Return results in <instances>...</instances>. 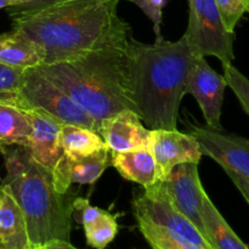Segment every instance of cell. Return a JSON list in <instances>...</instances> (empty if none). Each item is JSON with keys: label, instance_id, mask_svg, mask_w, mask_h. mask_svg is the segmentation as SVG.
Wrapping results in <instances>:
<instances>
[{"label": "cell", "instance_id": "obj_1", "mask_svg": "<svg viewBox=\"0 0 249 249\" xmlns=\"http://www.w3.org/2000/svg\"><path fill=\"white\" fill-rule=\"evenodd\" d=\"M118 4L119 0H67L10 18L14 31L40 46L43 65H50L101 49H125L130 26L119 17Z\"/></svg>", "mask_w": 249, "mask_h": 249}, {"label": "cell", "instance_id": "obj_2", "mask_svg": "<svg viewBox=\"0 0 249 249\" xmlns=\"http://www.w3.org/2000/svg\"><path fill=\"white\" fill-rule=\"evenodd\" d=\"M124 51L134 112L151 130L177 129L179 107L196 60L186 38L145 44L130 36Z\"/></svg>", "mask_w": 249, "mask_h": 249}, {"label": "cell", "instance_id": "obj_3", "mask_svg": "<svg viewBox=\"0 0 249 249\" xmlns=\"http://www.w3.org/2000/svg\"><path fill=\"white\" fill-rule=\"evenodd\" d=\"M55 83L100 125L105 119L123 111H133L126 85L124 49L91 51L77 60L36 67Z\"/></svg>", "mask_w": 249, "mask_h": 249}, {"label": "cell", "instance_id": "obj_4", "mask_svg": "<svg viewBox=\"0 0 249 249\" xmlns=\"http://www.w3.org/2000/svg\"><path fill=\"white\" fill-rule=\"evenodd\" d=\"M1 155L6 169L1 182L23 214L31 245L70 241L74 197L57 191L51 175L32 158L26 146L10 147Z\"/></svg>", "mask_w": 249, "mask_h": 249}, {"label": "cell", "instance_id": "obj_5", "mask_svg": "<svg viewBox=\"0 0 249 249\" xmlns=\"http://www.w3.org/2000/svg\"><path fill=\"white\" fill-rule=\"evenodd\" d=\"M7 105L23 109H36L53 117L62 124L91 129L99 134L96 122L36 67L24 71L16 95Z\"/></svg>", "mask_w": 249, "mask_h": 249}, {"label": "cell", "instance_id": "obj_6", "mask_svg": "<svg viewBox=\"0 0 249 249\" xmlns=\"http://www.w3.org/2000/svg\"><path fill=\"white\" fill-rule=\"evenodd\" d=\"M133 208L136 221L148 224L185 245L213 249L198 229L175 208L162 181L143 187L134 198Z\"/></svg>", "mask_w": 249, "mask_h": 249}, {"label": "cell", "instance_id": "obj_7", "mask_svg": "<svg viewBox=\"0 0 249 249\" xmlns=\"http://www.w3.org/2000/svg\"><path fill=\"white\" fill-rule=\"evenodd\" d=\"M184 36L195 56H214L232 63L235 33L225 28L214 0H189V24Z\"/></svg>", "mask_w": 249, "mask_h": 249}, {"label": "cell", "instance_id": "obj_8", "mask_svg": "<svg viewBox=\"0 0 249 249\" xmlns=\"http://www.w3.org/2000/svg\"><path fill=\"white\" fill-rule=\"evenodd\" d=\"M24 112L32 125L26 147L32 158L51 175L57 191L67 194L72 181L71 160L60 142V129L63 124L36 109H24Z\"/></svg>", "mask_w": 249, "mask_h": 249}, {"label": "cell", "instance_id": "obj_9", "mask_svg": "<svg viewBox=\"0 0 249 249\" xmlns=\"http://www.w3.org/2000/svg\"><path fill=\"white\" fill-rule=\"evenodd\" d=\"M191 135L197 140L202 156H208L224 168L249 182V140L211 128L190 124Z\"/></svg>", "mask_w": 249, "mask_h": 249}, {"label": "cell", "instance_id": "obj_10", "mask_svg": "<svg viewBox=\"0 0 249 249\" xmlns=\"http://www.w3.org/2000/svg\"><path fill=\"white\" fill-rule=\"evenodd\" d=\"M162 182L175 208L186 216L206 237L202 219V207L206 191L199 179L198 164L182 163L177 165Z\"/></svg>", "mask_w": 249, "mask_h": 249}, {"label": "cell", "instance_id": "obj_11", "mask_svg": "<svg viewBox=\"0 0 249 249\" xmlns=\"http://www.w3.org/2000/svg\"><path fill=\"white\" fill-rule=\"evenodd\" d=\"M226 87L225 77L215 72L204 56H196L187 80L186 94H191L196 99L207 126L213 130L223 131L220 117Z\"/></svg>", "mask_w": 249, "mask_h": 249}, {"label": "cell", "instance_id": "obj_12", "mask_svg": "<svg viewBox=\"0 0 249 249\" xmlns=\"http://www.w3.org/2000/svg\"><path fill=\"white\" fill-rule=\"evenodd\" d=\"M150 151L155 158L158 181H164L177 165L182 163L198 164L202 158L196 139L191 134L181 133L177 129L151 130Z\"/></svg>", "mask_w": 249, "mask_h": 249}, {"label": "cell", "instance_id": "obj_13", "mask_svg": "<svg viewBox=\"0 0 249 249\" xmlns=\"http://www.w3.org/2000/svg\"><path fill=\"white\" fill-rule=\"evenodd\" d=\"M100 136L111 152H126L150 148L151 129L143 126L135 112L123 111L102 122Z\"/></svg>", "mask_w": 249, "mask_h": 249}, {"label": "cell", "instance_id": "obj_14", "mask_svg": "<svg viewBox=\"0 0 249 249\" xmlns=\"http://www.w3.org/2000/svg\"><path fill=\"white\" fill-rule=\"evenodd\" d=\"M4 187L0 202V249H28L32 245L23 214L10 190Z\"/></svg>", "mask_w": 249, "mask_h": 249}, {"label": "cell", "instance_id": "obj_15", "mask_svg": "<svg viewBox=\"0 0 249 249\" xmlns=\"http://www.w3.org/2000/svg\"><path fill=\"white\" fill-rule=\"evenodd\" d=\"M111 165L122 178L147 187L158 181L155 158L150 148L126 152H111Z\"/></svg>", "mask_w": 249, "mask_h": 249}, {"label": "cell", "instance_id": "obj_16", "mask_svg": "<svg viewBox=\"0 0 249 249\" xmlns=\"http://www.w3.org/2000/svg\"><path fill=\"white\" fill-rule=\"evenodd\" d=\"M0 63L16 68H33L44 63V53L38 44L19 32L0 34Z\"/></svg>", "mask_w": 249, "mask_h": 249}, {"label": "cell", "instance_id": "obj_17", "mask_svg": "<svg viewBox=\"0 0 249 249\" xmlns=\"http://www.w3.org/2000/svg\"><path fill=\"white\" fill-rule=\"evenodd\" d=\"M206 238L213 249H249L231 229L206 194L202 207Z\"/></svg>", "mask_w": 249, "mask_h": 249}, {"label": "cell", "instance_id": "obj_18", "mask_svg": "<svg viewBox=\"0 0 249 249\" xmlns=\"http://www.w3.org/2000/svg\"><path fill=\"white\" fill-rule=\"evenodd\" d=\"M32 125L24 109L0 104V153L15 146H27Z\"/></svg>", "mask_w": 249, "mask_h": 249}, {"label": "cell", "instance_id": "obj_19", "mask_svg": "<svg viewBox=\"0 0 249 249\" xmlns=\"http://www.w3.org/2000/svg\"><path fill=\"white\" fill-rule=\"evenodd\" d=\"M60 142L70 160L87 157L106 147L105 141L96 131L72 124L61 126Z\"/></svg>", "mask_w": 249, "mask_h": 249}, {"label": "cell", "instance_id": "obj_20", "mask_svg": "<svg viewBox=\"0 0 249 249\" xmlns=\"http://www.w3.org/2000/svg\"><path fill=\"white\" fill-rule=\"evenodd\" d=\"M109 164L111 153L107 147L87 157L71 160V181L79 185L95 184Z\"/></svg>", "mask_w": 249, "mask_h": 249}, {"label": "cell", "instance_id": "obj_21", "mask_svg": "<svg viewBox=\"0 0 249 249\" xmlns=\"http://www.w3.org/2000/svg\"><path fill=\"white\" fill-rule=\"evenodd\" d=\"M88 246L94 249H105L118 235L117 216L105 211L101 215L88 225L83 226Z\"/></svg>", "mask_w": 249, "mask_h": 249}, {"label": "cell", "instance_id": "obj_22", "mask_svg": "<svg viewBox=\"0 0 249 249\" xmlns=\"http://www.w3.org/2000/svg\"><path fill=\"white\" fill-rule=\"evenodd\" d=\"M138 226L141 235L147 241L151 249H206L179 242V241L174 240L170 236L163 233L162 231L157 230L156 228L142 223V221H138Z\"/></svg>", "mask_w": 249, "mask_h": 249}, {"label": "cell", "instance_id": "obj_23", "mask_svg": "<svg viewBox=\"0 0 249 249\" xmlns=\"http://www.w3.org/2000/svg\"><path fill=\"white\" fill-rule=\"evenodd\" d=\"M26 70L0 63V104L7 105L14 99Z\"/></svg>", "mask_w": 249, "mask_h": 249}, {"label": "cell", "instance_id": "obj_24", "mask_svg": "<svg viewBox=\"0 0 249 249\" xmlns=\"http://www.w3.org/2000/svg\"><path fill=\"white\" fill-rule=\"evenodd\" d=\"M223 68L228 87H230L231 90L235 92L242 108L249 116V79L237 68L233 67L232 63L223 65Z\"/></svg>", "mask_w": 249, "mask_h": 249}, {"label": "cell", "instance_id": "obj_25", "mask_svg": "<svg viewBox=\"0 0 249 249\" xmlns=\"http://www.w3.org/2000/svg\"><path fill=\"white\" fill-rule=\"evenodd\" d=\"M133 1L152 21L156 41L163 40L162 33H160V27H162L163 9L167 5L168 0H133Z\"/></svg>", "mask_w": 249, "mask_h": 249}, {"label": "cell", "instance_id": "obj_26", "mask_svg": "<svg viewBox=\"0 0 249 249\" xmlns=\"http://www.w3.org/2000/svg\"><path fill=\"white\" fill-rule=\"evenodd\" d=\"M12 1H14V5L6 7L7 15L10 17L16 16V15L38 12L40 10L60 4V2L67 1V0H12Z\"/></svg>", "mask_w": 249, "mask_h": 249}, {"label": "cell", "instance_id": "obj_27", "mask_svg": "<svg viewBox=\"0 0 249 249\" xmlns=\"http://www.w3.org/2000/svg\"><path fill=\"white\" fill-rule=\"evenodd\" d=\"M228 175L230 177V179L232 180V182L235 184V186L237 187L238 191L241 192V195L245 197L246 202H247L249 206V182L246 181V180L241 179V178L237 177V175H233V174H228Z\"/></svg>", "mask_w": 249, "mask_h": 249}, {"label": "cell", "instance_id": "obj_28", "mask_svg": "<svg viewBox=\"0 0 249 249\" xmlns=\"http://www.w3.org/2000/svg\"><path fill=\"white\" fill-rule=\"evenodd\" d=\"M40 249H78L71 245L70 241H51L41 246Z\"/></svg>", "mask_w": 249, "mask_h": 249}, {"label": "cell", "instance_id": "obj_29", "mask_svg": "<svg viewBox=\"0 0 249 249\" xmlns=\"http://www.w3.org/2000/svg\"><path fill=\"white\" fill-rule=\"evenodd\" d=\"M12 5H14L12 0H0V10L6 9V7L12 6Z\"/></svg>", "mask_w": 249, "mask_h": 249}, {"label": "cell", "instance_id": "obj_30", "mask_svg": "<svg viewBox=\"0 0 249 249\" xmlns=\"http://www.w3.org/2000/svg\"><path fill=\"white\" fill-rule=\"evenodd\" d=\"M4 190H5L4 185H2V182H0V202H1L2 196H4Z\"/></svg>", "mask_w": 249, "mask_h": 249}, {"label": "cell", "instance_id": "obj_31", "mask_svg": "<svg viewBox=\"0 0 249 249\" xmlns=\"http://www.w3.org/2000/svg\"><path fill=\"white\" fill-rule=\"evenodd\" d=\"M28 249H40V247H38V246H32V247H29Z\"/></svg>", "mask_w": 249, "mask_h": 249}]
</instances>
